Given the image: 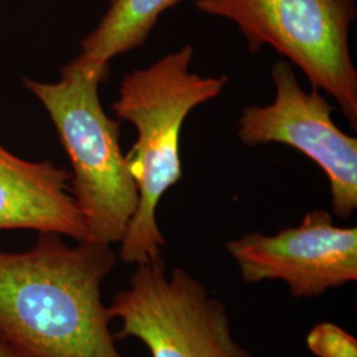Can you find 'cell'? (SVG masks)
Wrapping results in <instances>:
<instances>
[{"mask_svg":"<svg viewBox=\"0 0 357 357\" xmlns=\"http://www.w3.org/2000/svg\"><path fill=\"white\" fill-rule=\"evenodd\" d=\"M116 264L112 246L56 233H38L26 252L0 250V337L20 357H125L102 301Z\"/></svg>","mask_w":357,"mask_h":357,"instance_id":"1","label":"cell"},{"mask_svg":"<svg viewBox=\"0 0 357 357\" xmlns=\"http://www.w3.org/2000/svg\"><path fill=\"white\" fill-rule=\"evenodd\" d=\"M193 47L168 53L147 68L123 77L112 110L119 122L137 128L126 153L138 190V204L128 221L118 259L142 265L163 258L166 238L156 221L162 197L183 178L180 137L184 121L200 105L217 98L228 77L191 72Z\"/></svg>","mask_w":357,"mask_h":357,"instance_id":"2","label":"cell"},{"mask_svg":"<svg viewBox=\"0 0 357 357\" xmlns=\"http://www.w3.org/2000/svg\"><path fill=\"white\" fill-rule=\"evenodd\" d=\"M109 65L78 56L57 82L24 78L23 84L47 109L69 158L70 192L85 218V241L121 243L138 204V190L121 147V122L103 110L100 85Z\"/></svg>","mask_w":357,"mask_h":357,"instance_id":"3","label":"cell"},{"mask_svg":"<svg viewBox=\"0 0 357 357\" xmlns=\"http://www.w3.org/2000/svg\"><path fill=\"white\" fill-rule=\"evenodd\" d=\"M200 13L238 26L246 47H271L339 105L357 128V72L349 32L356 0H196Z\"/></svg>","mask_w":357,"mask_h":357,"instance_id":"4","label":"cell"},{"mask_svg":"<svg viewBox=\"0 0 357 357\" xmlns=\"http://www.w3.org/2000/svg\"><path fill=\"white\" fill-rule=\"evenodd\" d=\"M109 307L116 340L134 337L153 357H255L231 331L225 305L185 268L163 258L137 265Z\"/></svg>","mask_w":357,"mask_h":357,"instance_id":"5","label":"cell"},{"mask_svg":"<svg viewBox=\"0 0 357 357\" xmlns=\"http://www.w3.org/2000/svg\"><path fill=\"white\" fill-rule=\"evenodd\" d=\"M273 102L249 106L238 121L237 137L248 147L280 143L306 155L330 183L332 213L349 218L357 209V139L332 119V107L318 90L301 86L287 60L271 69Z\"/></svg>","mask_w":357,"mask_h":357,"instance_id":"6","label":"cell"},{"mask_svg":"<svg viewBox=\"0 0 357 357\" xmlns=\"http://www.w3.org/2000/svg\"><path fill=\"white\" fill-rule=\"evenodd\" d=\"M227 252L246 283L284 282L294 298H314L357 281V228L335 225L328 211L315 209L277 234L245 233Z\"/></svg>","mask_w":357,"mask_h":357,"instance_id":"7","label":"cell"},{"mask_svg":"<svg viewBox=\"0 0 357 357\" xmlns=\"http://www.w3.org/2000/svg\"><path fill=\"white\" fill-rule=\"evenodd\" d=\"M36 230L85 241V218L70 174L51 162L22 159L0 144V230Z\"/></svg>","mask_w":357,"mask_h":357,"instance_id":"8","label":"cell"},{"mask_svg":"<svg viewBox=\"0 0 357 357\" xmlns=\"http://www.w3.org/2000/svg\"><path fill=\"white\" fill-rule=\"evenodd\" d=\"M183 0H110L93 32L81 41L82 57L109 65L118 54L141 48L163 13Z\"/></svg>","mask_w":357,"mask_h":357,"instance_id":"9","label":"cell"},{"mask_svg":"<svg viewBox=\"0 0 357 357\" xmlns=\"http://www.w3.org/2000/svg\"><path fill=\"white\" fill-rule=\"evenodd\" d=\"M306 344L317 357H357L356 337L330 321L308 332Z\"/></svg>","mask_w":357,"mask_h":357,"instance_id":"10","label":"cell"},{"mask_svg":"<svg viewBox=\"0 0 357 357\" xmlns=\"http://www.w3.org/2000/svg\"><path fill=\"white\" fill-rule=\"evenodd\" d=\"M0 357H20L0 337Z\"/></svg>","mask_w":357,"mask_h":357,"instance_id":"11","label":"cell"}]
</instances>
